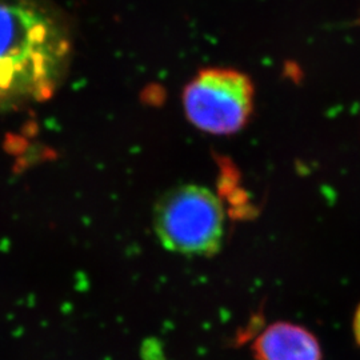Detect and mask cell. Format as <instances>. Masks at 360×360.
I'll return each mask as SVG.
<instances>
[{
    "label": "cell",
    "mask_w": 360,
    "mask_h": 360,
    "mask_svg": "<svg viewBox=\"0 0 360 360\" xmlns=\"http://www.w3.org/2000/svg\"><path fill=\"white\" fill-rule=\"evenodd\" d=\"M154 221L160 243L169 251L210 257L221 245L224 208L205 187L181 186L159 200Z\"/></svg>",
    "instance_id": "7a4b0ae2"
},
{
    "label": "cell",
    "mask_w": 360,
    "mask_h": 360,
    "mask_svg": "<svg viewBox=\"0 0 360 360\" xmlns=\"http://www.w3.org/2000/svg\"><path fill=\"white\" fill-rule=\"evenodd\" d=\"M71 38L40 0H0V110L50 99L65 75Z\"/></svg>",
    "instance_id": "6da1fadb"
},
{
    "label": "cell",
    "mask_w": 360,
    "mask_h": 360,
    "mask_svg": "<svg viewBox=\"0 0 360 360\" xmlns=\"http://www.w3.org/2000/svg\"><path fill=\"white\" fill-rule=\"evenodd\" d=\"M254 84L232 68L202 70L183 92L188 120L198 129L230 135L243 129L254 110Z\"/></svg>",
    "instance_id": "3957f363"
},
{
    "label": "cell",
    "mask_w": 360,
    "mask_h": 360,
    "mask_svg": "<svg viewBox=\"0 0 360 360\" xmlns=\"http://www.w3.org/2000/svg\"><path fill=\"white\" fill-rule=\"evenodd\" d=\"M352 330H354V335H355V339L358 342V345L360 346V306L355 312V316H354V322H352Z\"/></svg>",
    "instance_id": "5b68a950"
},
{
    "label": "cell",
    "mask_w": 360,
    "mask_h": 360,
    "mask_svg": "<svg viewBox=\"0 0 360 360\" xmlns=\"http://www.w3.org/2000/svg\"><path fill=\"white\" fill-rule=\"evenodd\" d=\"M257 360H322L316 338L302 326L275 323L259 335L254 343Z\"/></svg>",
    "instance_id": "277c9868"
}]
</instances>
